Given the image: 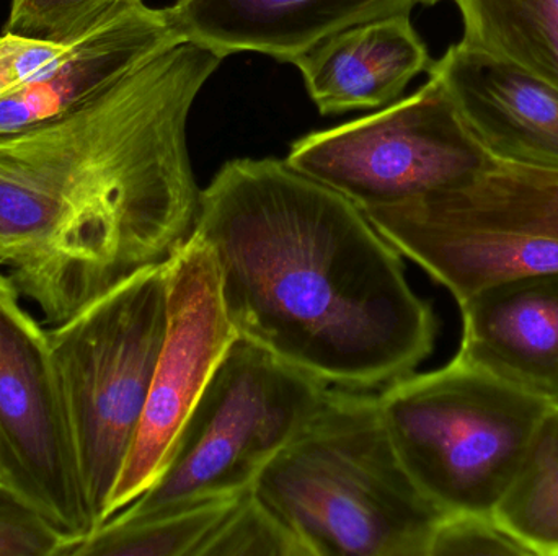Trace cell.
Returning <instances> with one entry per match:
<instances>
[{
	"label": "cell",
	"mask_w": 558,
	"mask_h": 556,
	"mask_svg": "<svg viewBox=\"0 0 558 556\" xmlns=\"http://www.w3.org/2000/svg\"><path fill=\"white\" fill-rule=\"evenodd\" d=\"M459 307L458 358L558 408V271L492 284Z\"/></svg>",
	"instance_id": "13"
},
{
	"label": "cell",
	"mask_w": 558,
	"mask_h": 556,
	"mask_svg": "<svg viewBox=\"0 0 558 556\" xmlns=\"http://www.w3.org/2000/svg\"><path fill=\"white\" fill-rule=\"evenodd\" d=\"M416 0H175L167 9L183 41L219 58L255 51L294 62L357 23L412 12Z\"/></svg>",
	"instance_id": "14"
},
{
	"label": "cell",
	"mask_w": 558,
	"mask_h": 556,
	"mask_svg": "<svg viewBox=\"0 0 558 556\" xmlns=\"http://www.w3.org/2000/svg\"><path fill=\"white\" fill-rule=\"evenodd\" d=\"M242 496L209 499L143 521L108 519L78 542L71 556H199Z\"/></svg>",
	"instance_id": "18"
},
{
	"label": "cell",
	"mask_w": 558,
	"mask_h": 556,
	"mask_svg": "<svg viewBox=\"0 0 558 556\" xmlns=\"http://www.w3.org/2000/svg\"><path fill=\"white\" fill-rule=\"evenodd\" d=\"M322 114L386 108L432 67L410 13L383 16L341 29L295 59Z\"/></svg>",
	"instance_id": "15"
},
{
	"label": "cell",
	"mask_w": 558,
	"mask_h": 556,
	"mask_svg": "<svg viewBox=\"0 0 558 556\" xmlns=\"http://www.w3.org/2000/svg\"><path fill=\"white\" fill-rule=\"evenodd\" d=\"M167 332L136 440L110 502V519L162 472L183 424L232 343L239 338L222 304L218 270L196 237L167 260Z\"/></svg>",
	"instance_id": "10"
},
{
	"label": "cell",
	"mask_w": 558,
	"mask_h": 556,
	"mask_svg": "<svg viewBox=\"0 0 558 556\" xmlns=\"http://www.w3.org/2000/svg\"><path fill=\"white\" fill-rule=\"evenodd\" d=\"M140 0H10L3 32L49 42H71Z\"/></svg>",
	"instance_id": "20"
},
{
	"label": "cell",
	"mask_w": 558,
	"mask_h": 556,
	"mask_svg": "<svg viewBox=\"0 0 558 556\" xmlns=\"http://www.w3.org/2000/svg\"><path fill=\"white\" fill-rule=\"evenodd\" d=\"M19 296L0 274V485L77 545L95 526L48 333Z\"/></svg>",
	"instance_id": "9"
},
{
	"label": "cell",
	"mask_w": 558,
	"mask_h": 556,
	"mask_svg": "<svg viewBox=\"0 0 558 556\" xmlns=\"http://www.w3.org/2000/svg\"><path fill=\"white\" fill-rule=\"evenodd\" d=\"M193 234L239 338L331 387H386L435 349L438 319L403 255L363 209L286 162L226 163Z\"/></svg>",
	"instance_id": "2"
},
{
	"label": "cell",
	"mask_w": 558,
	"mask_h": 556,
	"mask_svg": "<svg viewBox=\"0 0 558 556\" xmlns=\"http://www.w3.org/2000/svg\"><path fill=\"white\" fill-rule=\"evenodd\" d=\"M199 556H311L298 535L254 492L239 499Z\"/></svg>",
	"instance_id": "19"
},
{
	"label": "cell",
	"mask_w": 558,
	"mask_h": 556,
	"mask_svg": "<svg viewBox=\"0 0 558 556\" xmlns=\"http://www.w3.org/2000/svg\"><path fill=\"white\" fill-rule=\"evenodd\" d=\"M377 397L407 472L445 516L492 515L553 410L458 356Z\"/></svg>",
	"instance_id": "5"
},
{
	"label": "cell",
	"mask_w": 558,
	"mask_h": 556,
	"mask_svg": "<svg viewBox=\"0 0 558 556\" xmlns=\"http://www.w3.org/2000/svg\"><path fill=\"white\" fill-rule=\"evenodd\" d=\"M531 556L492 515H449L436 526L428 556Z\"/></svg>",
	"instance_id": "22"
},
{
	"label": "cell",
	"mask_w": 558,
	"mask_h": 556,
	"mask_svg": "<svg viewBox=\"0 0 558 556\" xmlns=\"http://www.w3.org/2000/svg\"><path fill=\"white\" fill-rule=\"evenodd\" d=\"M75 542L0 485V556H71Z\"/></svg>",
	"instance_id": "21"
},
{
	"label": "cell",
	"mask_w": 558,
	"mask_h": 556,
	"mask_svg": "<svg viewBox=\"0 0 558 556\" xmlns=\"http://www.w3.org/2000/svg\"><path fill=\"white\" fill-rule=\"evenodd\" d=\"M222 58L180 42L82 107L0 136V267L52 325L193 234V101Z\"/></svg>",
	"instance_id": "1"
},
{
	"label": "cell",
	"mask_w": 558,
	"mask_h": 556,
	"mask_svg": "<svg viewBox=\"0 0 558 556\" xmlns=\"http://www.w3.org/2000/svg\"><path fill=\"white\" fill-rule=\"evenodd\" d=\"M252 492L311 556H428L445 518L407 472L371 391L328 387Z\"/></svg>",
	"instance_id": "3"
},
{
	"label": "cell",
	"mask_w": 558,
	"mask_h": 556,
	"mask_svg": "<svg viewBox=\"0 0 558 556\" xmlns=\"http://www.w3.org/2000/svg\"><path fill=\"white\" fill-rule=\"evenodd\" d=\"M439 2H442V0H416V3H423V5H436Z\"/></svg>",
	"instance_id": "24"
},
{
	"label": "cell",
	"mask_w": 558,
	"mask_h": 556,
	"mask_svg": "<svg viewBox=\"0 0 558 556\" xmlns=\"http://www.w3.org/2000/svg\"><path fill=\"white\" fill-rule=\"evenodd\" d=\"M167 291V261L149 264L46 332L95 531L110 519L143 420L166 339Z\"/></svg>",
	"instance_id": "4"
},
{
	"label": "cell",
	"mask_w": 558,
	"mask_h": 556,
	"mask_svg": "<svg viewBox=\"0 0 558 556\" xmlns=\"http://www.w3.org/2000/svg\"><path fill=\"white\" fill-rule=\"evenodd\" d=\"M462 41L558 88V0H452Z\"/></svg>",
	"instance_id": "16"
},
{
	"label": "cell",
	"mask_w": 558,
	"mask_h": 556,
	"mask_svg": "<svg viewBox=\"0 0 558 556\" xmlns=\"http://www.w3.org/2000/svg\"><path fill=\"white\" fill-rule=\"evenodd\" d=\"M328 387L254 343L235 339L156 482L111 519L143 521L252 492Z\"/></svg>",
	"instance_id": "7"
},
{
	"label": "cell",
	"mask_w": 558,
	"mask_h": 556,
	"mask_svg": "<svg viewBox=\"0 0 558 556\" xmlns=\"http://www.w3.org/2000/svg\"><path fill=\"white\" fill-rule=\"evenodd\" d=\"M436 78L494 159L558 169V88L459 41L433 61Z\"/></svg>",
	"instance_id": "11"
},
{
	"label": "cell",
	"mask_w": 558,
	"mask_h": 556,
	"mask_svg": "<svg viewBox=\"0 0 558 556\" xmlns=\"http://www.w3.org/2000/svg\"><path fill=\"white\" fill-rule=\"evenodd\" d=\"M69 42H49L2 32L0 35V97L22 87L48 67Z\"/></svg>",
	"instance_id": "23"
},
{
	"label": "cell",
	"mask_w": 558,
	"mask_h": 556,
	"mask_svg": "<svg viewBox=\"0 0 558 556\" xmlns=\"http://www.w3.org/2000/svg\"><path fill=\"white\" fill-rule=\"evenodd\" d=\"M185 42L167 9L143 0L118 10L69 42L22 87L0 97V136L56 120L87 103L156 55Z\"/></svg>",
	"instance_id": "12"
},
{
	"label": "cell",
	"mask_w": 558,
	"mask_h": 556,
	"mask_svg": "<svg viewBox=\"0 0 558 556\" xmlns=\"http://www.w3.org/2000/svg\"><path fill=\"white\" fill-rule=\"evenodd\" d=\"M494 160L429 77L379 113L301 137L284 162L369 209L454 188Z\"/></svg>",
	"instance_id": "8"
},
{
	"label": "cell",
	"mask_w": 558,
	"mask_h": 556,
	"mask_svg": "<svg viewBox=\"0 0 558 556\" xmlns=\"http://www.w3.org/2000/svg\"><path fill=\"white\" fill-rule=\"evenodd\" d=\"M374 227L459 302L558 271V169L495 159L462 185L363 209Z\"/></svg>",
	"instance_id": "6"
},
{
	"label": "cell",
	"mask_w": 558,
	"mask_h": 556,
	"mask_svg": "<svg viewBox=\"0 0 558 556\" xmlns=\"http://www.w3.org/2000/svg\"><path fill=\"white\" fill-rule=\"evenodd\" d=\"M492 516L531 556H558V408L544 418Z\"/></svg>",
	"instance_id": "17"
}]
</instances>
